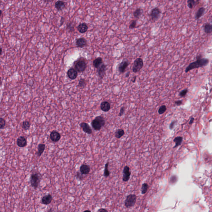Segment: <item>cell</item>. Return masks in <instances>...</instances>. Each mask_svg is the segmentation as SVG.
Segmentation results:
<instances>
[{"label": "cell", "mask_w": 212, "mask_h": 212, "mask_svg": "<svg viewBox=\"0 0 212 212\" xmlns=\"http://www.w3.org/2000/svg\"><path fill=\"white\" fill-rule=\"evenodd\" d=\"M208 62L209 60L207 58H198L196 62L190 63L189 65L186 68L185 72H187L193 69L205 66L208 64Z\"/></svg>", "instance_id": "obj_1"}, {"label": "cell", "mask_w": 212, "mask_h": 212, "mask_svg": "<svg viewBox=\"0 0 212 212\" xmlns=\"http://www.w3.org/2000/svg\"><path fill=\"white\" fill-rule=\"evenodd\" d=\"M105 121L103 117L102 116L96 117L92 122V126L96 131H100L101 128L105 126Z\"/></svg>", "instance_id": "obj_2"}, {"label": "cell", "mask_w": 212, "mask_h": 212, "mask_svg": "<svg viewBox=\"0 0 212 212\" xmlns=\"http://www.w3.org/2000/svg\"><path fill=\"white\" fill-rule=\"evenodd\" d=\"M41 180V176L40 174L37 172L33 173L30 177V182L32 186L35 189L38 187Z\"/></svg>", "instance_id": "obj_3"}, {"label": "cell", "mask_w": 212, "mask_h": 212, "mask_svg": "<svg viewBox=\"0 0 212 212\" xmlns=\"http://www.w3.org/2000/svg\"><path fill=\"white\" fill-rule=\"evenodd\" d=\"M137 200V196L135 194H129L127 196L125 201V206L127 208L133 207L136 203Z\"/></svg>", "instance_id": "obj_4"}, {"label": "cell", "mask_w": 212, "mask_h": 212, "mask_svg": "<svg viewBox=\"0 0 212 212\" xmlns=\"http://www.w3.org/2000/svg\"><path fill=\"white\" fill-rule=\"evenodd\" d=\"M143 60L142 58H136L134 62L132 69L133 72L137 73L140 71L141 69L143 68Z\"/></svg>", "instance_id": "obj_5"}, {"label": "cell", "mask_w": 212, "mask_h": 212, "mask_svg": "<svg viewBox=\"0 0 212 212\" xmlns=\"http://www.w3.org/2000/svg\"><path fill=\"white\" fill-rule=\"evenodd\" d=\"M86 67V63L83 60H79L77 61L75 65V69L77 71V72H82L84 71Z\"/></svg>", "instance_id": "obj_6"}, {"label": "cell", "mask_w": 212, "mask_h": 212, "mask_svg": "<svg viewBox=\"0 0 212 212\" xmlns=\"http://www.w3.org/2000/svg\"><path fill=\"white\" fill-rule=\"evenodd\" d=\"M161 13V11L158 7H155L153 8L151 10L150 14L152 20L153 22L157 21L159 19Z\"/></svg>", "instance_id": "obj_7"}, {"label": "cell", "mask_w": 212, "mask_h": 212, "mask_svg": "<svg viewBox=\"0 0 212 212\" xmlns=\"http://www.w3.org/2000/svg\"><path fill=\"white\" fill-rule=\"evenodd\" d=\"M129 64V63L127 60H124L122 62L120 63L118 66V70L120 74H123L126 71Z\"/></svg>", "instance_id": "obj_8"}, {"label": "cell", "mask_w": 212, "mask_h": 212, "mask_svg": "<svg viewBox=\"0 0 212 212\" xmlns=\"http://www.w3.org/2000/svg\"><path fill=\"white\" fill-rule=\"evenodd\" d=\"M123 173V181L124 182H127L129 180L131 175V172H130V168L129 167V166H126L124 167Z\"/></svg>", "instance_id": "obj_9"}, {"label": "cell", "mask_w": 212, "mask_h": 212, "mask_svg": "<svg viewBox=\"0 0 212 212\" xmlns=\"http://www.w3.org/2000/svg\"><path fill=\"white\" fill-rule=\"evenodd\" d=\"M106 70H107V65L104 63H103L98 69V74L101 79L103 78L105 76Z\"/></svg>", "instance_id": "obj_10"}, {"label": "cell", "mask_w": 212, "mask_h": 212, "mask_svg": "<svg viewBox=\"0 0 212 212\" xmlns=\"http://www.w3.org/2000/svg\"><path fill=\"white\" fill-rule=\"evenodd\" d=\"M61 136L59 133L56 131H54L51 132L50 135L51 140L53 142H57L59 141Z\"/></svg>", "instance_id": "obj_11"}, {"label": "cell", "mask_w": 212, "mask_h": 212, "mask_svg": "<svg viewBox=\"0 0 212 212\" xmlns=\"http://www.w3.org/2000/svg\"><path fill=\"white\" fill-rule=\"evenodd\" d=\"M77 71L74 68H71L68 70L67 72L68 77L70 79L74 80L76 78L77 76Z\"/></svg>", "instance_id": "obj_12"}, {"label": "cell", "mask_w": 212, "mask_h": 212, "mask_svg": "<svg viewBox=\"0 0 212 212\" xmlns=\"http://www.w3.org/2000/svg\"><path fill=\"white\" fill-rule=\"evenodd\" d=\"M27 142L26 139L23 136H21L17 139V146L20 148H23L26 146Z\"/></svg>", "instance_id": "obj_13"}, {"label": "cell", "mask_w": 212, "mask_h": 212, "mask_svg": "<svg viewBox=\"0 0 212 212\" xmlns=\"http://www.w3.org/2000/svg\"><path fill=\"white\" fill-rule=\"evenodd\" d=\"M80 126L82 128L83 131L85 133L88 134H92V130L88 124L83 122V123H81Z\"/></svg>", "instance_id": "obj_14"}, {"label": "cell", "mask_w": 212, "mask_h": 212, "mask_svg": "<svg viewBox=\"0 0 212 212\" xmlns=\"http://www.w3.org/2000/svg\"><path fill=\"white\" fill-rule=\"evenodd\" d=\"M101 110L104 112H108L111 109V105L110 103L107 101L102 102L100 105Z\"/></svg>", "instance_id": "obj_15"}, {"label": "cell", "mask_w": 212, "mask_h": 212, "mask_svg": "<svg viewBox=\"0 0 212 212\" xmlns=\"http://www.w3.org/2000/svg\"><path fill=\"white\" fill-rule=\"evenodd\" d=\"M76 44L78 47L83 48L87 45V41L84 38H80L77 39Z\"/></svg>", "instance_id": "obj_16"}, {"label": "cell", "mask_w": 212, "mask_h": 212, "mask_svg": "<svg viewBox=\"0 0 212 212\" xmlns=\"http://www.w3.org/2000/svg\"><path fill=\"white\" fill-rule=\"evenodd\" d=\"M90 170V167L88 165H82L80 167V172L83 174H88L89 173Z\"/></svg>", "instance_id": "obj_17"}, {"label": "cell", "mask_w": 212, "mask_h": 212, "mask_svg": "<svg viewBox=\"0 0 212 212\" xmlns=\"http://www.w3.org/2000/svg\"><path fill=\"white\" fill-rule=\"evenodd\" d=\"M52 196L50 194L45 195L42 197L41 202L44 205H48L51 203L52 201Z\"/></svg>", "instance_id": "obj_18"}, {"label": "cell", "mask_w": 212, "mask_h": 212, "mask_svg": "<svg viewBox=\"0 0 212 212\" xmlns=\"http://www.w3.org/2000/svg\"><path fill=\"white\" fill-rule=\"evenodd\" d=\"M103 63L102 58L101 57H98L95 58L93 62V65L96 69H98Z\"/></svg>", "instance_id": "obj_19"}, {"label": "cell", "mask_w": 212, "mask_h": 212, "mask_svg": "<svg viewBox=\"0 0 212 212\" xmlns=\"http://www.w3.org/2000/svg\"><path fill=\"white\" fill-rule=\"evenodd\" d=\"M77 29L81 33H84L88 31V27L86 23H82L78 25Z\"/></svg>", "instance_id": "obj_20"}, {"label": "cell", "mask_w": 212, "mask_h": 212, "mask_svg": "<svg viewBox=\"0 0 212 212\" xmlns=\"http://www.w3.org/2000/svg\"><path fill=\"white\" fill-rule=\"evenodd\" d=\"M55 7L58 10H62L65 7L64 2L62 1H58L56 3Z\"/></svg>", "instance_id": "obj_21"}, {"label": "cell", "mask_w": 212, "mask_h": 212, "mask_svg": "<svg viewBox=\"0 0 212 212\" xmlns=\"http://www.w3.org/2000/svg\"><path fill=\"white\" fill-rule=\"evenodd\" d=\"M45 148V145L44 144H39L38 146V152L37 153V156L40 157L42 153L44 152Z\"/></svg>", "instance_id": "obj_22"}, {"label": "cell", "mask_w": 212, "mask_h": 212, "mask_svg": "<svg viewBox=\"0 0 212 212\" xmlns=\"http://www.w3.org/2000/svg\"><path fill=\"white\" fill-rule=\"evenodd\" d=\"M203 29L206 33H211L212 32V24L206 23L203 26Z\"/></svg>", "instance_id": "obj_23"}, {"label": "cell", "mask_w": 212, "mask_h": 212, "mask_svg": "<svg viewBox=\"0 0 212 212\" xmlns=\"http://www.w3.org/2000/svg\"><path fill=\"white\" fill-rule=\"evenodd\" d=\"M205 11V9L203 7H201L198 9V10L196 14V20L200 19L203 16Z\"/></svg>", "instance_id": "obj_24"}, {"label": "cell", "mask_w": 212, "mask_h": 212, "mask_svg": "<svg viewBox=\"0 0 212 212\" xmlns=\"http://www.w3.org/2000/svg\"><path fill=\"white\" fill-rule=\"evenodd\" d=\"M125 132L124 130L122 129H118L115 133V136L117 138L119 139L124 135Z\"/></svg>", "instance_id": "obj_25"}, {"label": "cell", "mask_w": 212, "mask_h": 212, "mask_svg": "<svg viewBox=\"0 0 212 212\" xmlns=\"http://www.w3.org/2000/svg\"><path fill=\"white\" fill-rule=\"evenodd\" d=\"M143 13V10L141 8H137L134 12V17L136 18H139L142 15Z\"/></svg>", "instance_id": "obj_26"}, {"label": "cell", "mask_w": 212, "mask_h": 212, "mask_svg": "<svg viewBox=\"0 0 212 212\" xmlns=\"http://www.w3.org/2000/svg\"><path fill=\"white\" fill-rule=\"evenodd\" d=\"M183 141V138L182 137H177L174 139V141L175 142V146H174V148H176L178 147V146H180L182 143Z\"/></svg>", "instance_id": "obj_27"}, {"label": "cell", "mask_w": 212, "mask_h": 212, "mask_svg": "<svg viewBox=\"0 0 212 212\" xmlns=\"http://www.w3.org/2000/svg\"><path fill=\"white\" fill-rule=\"evenodd\" d=\"M149 186L147 183H144L142 184V187L141 188V192L142 194H144L147 193Z\"/></svg>", "instance_id": "obj_28"}, {"label": "cell", "mask_w": 212, "mask_h": 212, "mask_svg": "<svg viewBox=\"0 0 212 212\" xmlns=\"http://www.w3.org/2000/svg\"><path fill=\"white\" fill-rule=\"evenodd\" d=\"M86 86V82L84 79L81 78L79 81L78 87L80 88H84Z\"/></svg>", "instance_id": "obj_29"}, {"label": "cell", "mask_w": 212, "mask_h": 212, "mask_svg": "<svg viewBox=\"0 0 212 212\" xmlns=\"http://www.w3.org/2000/svg\"><path fill=\"white\" fill-rule=\"evenodd\" d=\"M109 162H107V163L105 165V170H104V176L105 177H109L110 175V171L108 169V167H109Z\"/></svg>", "instance_id": "obj_30"}, {"label": "cell", "mask_w": 212, "mask_h": 212, "mask_svg": "<svg viewBox=\"0 0 212 212\" xmlns=\"http://www.w3.org/2000/svg\"><path fill=\"white\" fill-rule=\"evenodd\" d=\"M22 127L25 130H27L29 129L30 127V123L28 121H24L23 122L22 124Z\"/></svg>", "instance_id": "obj_31"}, {"label": "cell", "mask_w": 212, "mask_h": 212, "mask_svg": "<svg viewBox=\"0 0 212 212\" xmlns=\"http://www.w3.org/2000/svg\"><path fill=\"white\" fill-rule=\"evenodd\" d=\"M196 2L195 0H188L187 1L188 6L190 9H192L195 5Z\"/></svg>", "instance_id": "obj_32"}, {"label": "cell", "mask_w": 212, "mask_h": 212, "mask_svg": "<svg viewBox=\"0 0 212 212\" xmlns=\"http://www.w3.org/2000/svg\"><path fill=\"white\" fill-rule=\"evenodd\" d=\"M166 110H167V107L166 106L163 105L160 107L158 112L160 114H164V113L166 112Z\"/></svg>", "instance_id": "obj_33"}, {"label": "cell", "mask_w": 212, "mask_h": 212, "mask_svg": "<svg viewBox=\"0 0 212 212\" xmlns=\"http://www.w3.org/2000/svg\"><path fill=\"white\" fill-rule=\"evenodd\" d=\"M67 29L69 30V32L74 31V24L72 23H69L67 25Z\"/></svg>", "instance_id": "obj_34"}, {"label": "cell", "mask_w": 212, "mask_h": 212, "mask_svg": "<svg viewBox=\"0 0 212 212\" xmlns=\"http://www.w3.org/2000/svg\"><path fill=\"white\" fill-rule=\"evenodd\" d=\"M5 124H6V123H5V119L2 118H1V119H0V129H4V127L5 126Z\"/></svg>", "instance_id": "obj_35"}, {"label": "cell", "mask_w": 212, "mask_h": 212, "mask_svg": "<svg viewBox=\"0 0 212 212\" xmlns=\"http://www.w3.org/2000/svg\"><path fill=\"white\" fill-rule=\"evenodd\" d=\"M136 20H134L131 21L129 25V28L131 29H133L136 28Z\"/></svg>", "instance_id": "obj_36"}, {"label": "cell", "mask_w": 212, "mask_h": 212, "mask_svg": "<svg viewBox=\"0 0 212 212\" xmlns=\"http://www.w3.org/2000/svg\"><path fill=\"white\" fill-rule=\"evenodd\" d=\"M82 174H82L81 172H77L76 174V177L77 179H79L80 180H82V179L83 178V176H82Z\"/></svg>", "instance_id": "obj_37"}, {"label": "cell", "mask_w": 212, "mask_h": 212, "mask_svg": "<svg viewBox=\"0 0 212 212\" xmlns=\"http://www.w3.org/2000/svg\"><path fill=\"white\" fill-rule=\"evenodd\" d=\"M187 92H188V90L187 89H184V90H183L182 91L180 92V93H179V95L181 96V97H184V96L186 95V94H187Z\"/></svg>", "instance_id": "obj_38"}, {"label": "cell", "mask_w": 212, "mask_h": 212, "mask_svg": "<svg viewBox=\"0 0 212 212\" xmlns=\"http://www.w3.org/2000/svg\"><path fill=\"white\" fill-rule=\"evenodd\" d=\"M125 110V108L124 107H122L121 108L120 110L119 113V117L123 116Z\"/></svg>", "instance_id": "obj_39"}, {"label": "cell", "mask_w": 212, "mask_h": 212, "mask_svg": "<svg viewBox=\"0 0 212 212\" xmlns=\"http://www.w3.org/2000/svg\"><path fill=\"white\" fill-rule=\"evenodd\" d=\"M175 122L174 121V122H172V123L170 124V126H169V128H170V129H172L174 128V127L175 126Z\"/></svg>", "instance_id": "obj_40"}, {"label": "cell", "mask_w": 212, "mask_h": 212, "mask_svg": "<svg viewBox=\"0 0 212 212\" xmlns=\"http://www.w3.org/2000/svg\"><path fill=\"white\" fill-rule=\"evenodd\" d=\"M182 101L181 100H178L177 101L175 102V104H176V105L177 106H179L180 105H181L182 104Z\"/></svg>", "instance_id": "obj_41"}, {"label": "cell", "mask_w": 212, "mask_h": 212, "mask_svg": "<svg viewBox=\"0 0 212 212\" xmlns=\"http://www.w3.org/2000/svg\"><path fill=\"white\" fill-rule=\"evenodd\" d=\"M98 212H108V210H107L106 209L104 208H101V209H99L98 210Z\"/></svg>", "instance_id": "obj_42"}, {"label": "cell", "mask_w": 212, "mask_h": 212, "mask_svg": "<svg viewBox=\"0 0 212 212\" xmlns=\"http://www.w3.org/2000/svg\"><path fill=\"white\" fill-rule=\"evenodd\" d=\"M136 76H134V77H133V78L132 79L131 81L133 83H134V82H136Z\"/></svg>", "instance_id": "obj_43"}, {"label": "cell", "mask_w": 212, "mask_h": 212, "mask_svg": "<svg viewBox=\"0 0 212 212\" xmlns=\"http://www.w3.org/2000/svg\"><path fill=\"white\" fill-rule=\"evenodd\" d=\"M194 121V118H191V119L190 120V122H189V124H191L193 123V122Z\"/></svg>", "instance_id": "obj_44"}, {"label": "cell", "mask_w": 212, "mask_h": 212, "mask_svg": "<svg viewBox=\"0 0 212 212\" xmlns=\"http://www.w3.org/2000/svg\"><path fill=\"white\" fill-rule=\"evenodd\" d=\"M52 1L53 0H44V2H46V3H47Z\"/></svg>", "instance_id": "obj_45"}, {"label": "cell", "mask_w": 212, "mask_h": 212, "mask_svg": "<svg viewBox=\"0 0 212 212\" xmlns=\"http://www.w3.org/2000/svg\"><path fill=\"white\" fill-rule=\"evenodd\" d=\"M130 72H128L126 74V77H128L129 76V75H130Z\"/></svg>", "instance_id": "obj_46"}, {"label": "cell", "mask_w": 212, "mask_h": 212, "mask_svg": "<svg viewBox=\"0 0 212 212\" xmlns=\"http://www.w3.org/2000/svg\"><path fill=\"white\" fill-rule=\"evenodd\" d=\"M87 211H88V212H91L90 210H86L85 211H84V212H87Z\"/></svg>", "instance_id": "obj_47"}, {"label": "cell", "mask_w": 212, "mask_h": 212, "mask_svg": "<svg viewBox=\"0 0 212 212\" xmlns=\"http://www.w3.org/2000/svg\"><path fill=\"white\" fill-rule=\"evenodd\" d=\"M1 53H2V48L1 49Z\"/></svg>", "instance_id": "obj_48"}, {"label": "cell", "mask_w": 212, "mask_h": 212, "mask_svg": "<svg viewBox=\"0 0 212 212\" xmlns=\"http://www.w3.org/2000/svg\"></svg>", "instance_id": "obj_49"}]
</instances>
